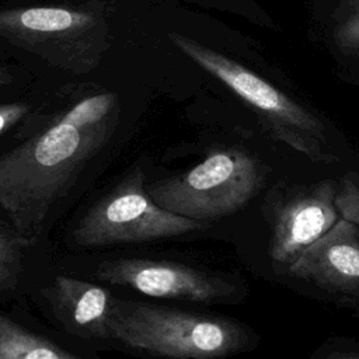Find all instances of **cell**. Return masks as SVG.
<instances>
[{
    "label": "cell",
    "instance_id": "obj_1",
    "mask_svg": "<svg viewBox=\"0 0 359 359\" xmlns=\"http://www.w3.org/2000/svg\"><path fill=\"white\" fill-rule=\"evenodd\" d=\"M115 112L112 93L86 95L0 156V209L21 237L39 230L56 199L107 143Z\"/></svg>",
    "mask_w": 359,
    "mask_h": 359
},
{
    "label": "cell",
    "instance_id": "obj_2",
    "mask_svg": "<svg viewBox=\"0 0 359 359\" xmlns=\"http://www.w3.org/2000/svg\"><path fill=\"white\" fill-rule=\"evenodd\" d=\"M109 338L171 359H219L233 355L248 341L236 323L170 307L135 302H114Z\"/></svg>",
    "mask_w": 359,
    "mask_h": 359
},
{
    "label": "cell",
    "instance_id": "obj_3",
    "mask_svg": "<svg viewBox=\"0 0 359 359\" xmlns=\"http://www.w3.org/2000/svg\"><path fill=\"white\" fill-rule=\"evenodd\" d=\"M261 184L258 161L240 149L212 151L188 171L147 187L161 208L192 220H210L240 210Z\"/></svg>",
    "mask_w": 359,
    "mask_h": 359
},
{
    "label": "cell",
    "instance_id": "obj_4",
    "mask_svg": "<svg viewBox=\"0 0 359 359\" xmlns=\"http://www.w3.org/2000/svg\"><path fill=\"white\" fill-rule=\"evenodd\" d=\"M170 36L188 57L262 114L278 139L316 163L337 160L325 150L324 126L310 111L233 59L184 35Z\"/></svg>",
    "mask_w": 359,
    "mask_h": 359
},
{
    "label": "cell",
    "instance_id": "obj_5",
    "mask_svg": "<svg viewBox=\"0 0 359 359\" xmlns=\"http://www.w3.org/2000/svg\"><path fill=\"white\" fill-rule=\"evenodd\" d=\"M201 227L198 220L158 206L147 192L143 171L135 168L81 216L73 230V241L87 248L144 243Z\"/></svg>",
    "mask_w": 359,
    "mask_h": 359
},
{
    "label": "cell",
    "instance_id": "obj_6",
    "mask_svg": "<svg viewBox=\"0 0 359 359\" xmlns=\"http://www.w3.org/2000/svg\"><path fill=\"white\" fill-rule=\"evenodd\" d=\"M0 36L63 63L66 56L87 59L95 52L101 20L94 11L59 6L7 8L0 10Z\"/></svg>",
    "mask_w": 359,
    "mask_h": 359
},
{
    "label": "cell",
    "instance_id": "obj_7",
    "mask_svg": "<svg viewBox=\"0 0 359 359\" xmlns=\"http://www.w3.org/2000/svg\"><path fill=\"white\" fill-rule=\"evenodd\" d=\"M95 276L107 283L126 286L146 296L189 302H215L230 294L231 285L180 262L144 258H119L101 262Z\"/></svg>",
    "mask_w": 359,
    "mask_h": 359
},
{
    "label": "cell",
    "instance_id": "obj_8",
    "mask_svg": "<svg viewBox=\"0 0 359 359\" xmlns=\"http://www.w3.org/2000/svg\"><path fill=\"white\" fill-rule=\"evenodd\" d=\"M337 188L332 181H321L299 192L280 208L269 244V255L273 261L292 265L307 247L337 223Z\"/></svg>",
    "mask_w": 359,
    "mask_h": 359
},
{
    "label": "cell",
    "instance_id": "obj_9",
    "mask_svg": "<svg viewBox=\"0 0 359 359\" xmlns=\"http://www.w3.org/2000/svg\"><path fill=\"white\" fill-rule=\"evenodd\" d=\"M289 273L321 287L359 290V230L345 220L337 223L287 266Z\"/></svg>",
    "mask_w": 359,
    "mask_h": 359
},
{
    "label": "cell",
    "instance_id": "obj_10",
    "mask_svg": "<svg viewBox=\"0 0 359 359\" xmlns=\"http://www.w3.org/2000/svg\"><path fill=\"white\" fill-rule=\"evenodd\" d=\"M56 314L77 334L109 338L114 296L108 289L67 275H59L45 290Z\"/></svg>",
    "mask_w": 359,
    "mask_h": 359
},
{
    "label": "cell",
    "instance_id": "obj_11",
    "mask_svg": "<svg viewBox=\"0 0 359 359\" xmlns=\"http://www.w3.org/2000/svg\"><path fill=\"white\" fill-rule=\"evenodd\" d=\"M0 359H87L0 314Z\"/></svg>",
    "mask_w": 359,
    "mask_h": 359
},
{
    "label": "cell",
    "instance_id": "obj_12",
    "mask_svg": "<svg viewBox=\"0 0 359 359\" xmlns=\"http://www.w3.org/2000/svg\"><path fill=\"white\" fill-rule=\"evenodd\" d=\"M22 275V244L10 233L0 230V292L17 286Z\"/></svg>",
    "mask_w": 359,
    "mask_h": 359
},
{
    "label": "cell",
    "instance_id": "obj_13",
    "mask_svg": "<svg viewBox=\"0 0 359 359\" xmlns=\"http://www.w3.org/2000/svg\"><path fill=\"white\" fill-rule=\"evenodd\" d=\"M335 206L342 219L359 227V175L344 177L337 188Z\"/></svg>",
    "mask_w": 359,
    "mask_h": 359
},
{
    "label": "cell",
    "instance_id": "obj_14",
    "mask_svg": "<svg viewBox=\"0 0 359 359\" xmlns=\"http://www.w3.org/2000/svg\"><path fill=\"white\" fill-rule=\"evenodd\" d=\"M337 45L348 52H359V8L352 10L335 28Z\"/></svg>",
    "mask_w": 359,
    "mask_h": 359
},
{
    "label": "cell",
    "instance_id": "obj_15",
    "mask_svg": "<svg viewBox=\"0 0 359 359\" xmlns=\"http://www.w3.org/2000/svg\"><path fill=\"white\" fill-rule=\"evenodd\" d=\"M31 111V105L25 102L0 104V135L8 132L17 123L24 121Z\"/></svg>",
    "mask_w": 359,
    "mask_h": 359
},
{
    "label": "cell",
    "instance_id": "obj_16",
    "mask_svg": "<svg viewBox=\"0 0 359 359\" xmlns=\"http://www.w3.org/2000/svg\"><path fill=\"white\" fill-rule=\"evenodd\" d=\"M11 74L8 73V70L6 69V67H3V66H0V87H3V86H6V84H8V83H11Z\"/></svg>",
    "mask_w": 359,
    "mask_h": 359
},
{
    "label": "cell",
    "instance_id": "obj_17",
    "mask_svg": "<svg viewBox=\"0 0 359 359\" xmlns=\"http://www.w3.org/2000/svg\"><path fill=\"white\" fill-rule=\"evenodd\" d=\"M344 1L348 4V7L351 8V11L359 8V0H344Z\"/></svg>",
    "mask_w": 359,
    "mask_h": 359
},
{
    "label": "cell",
    "instance_id": "obj_18",
    "mask_svg": "<svg viewBox=\"0 0 359 359\" xmlns=\"http://www.w3.org/2000/svg\"><path fill=\"white\" fill-rule=\"evenodd\" d=\"M341 359H359V356H348V358H341Z\"/></svg>",
    "mask_w": 359,
    "mask_h": 359
}]
</instances>
